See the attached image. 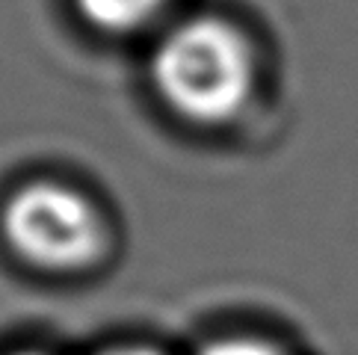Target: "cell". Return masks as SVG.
<instances>
[{"label":"cell","mask_w":358,"mask_h":355,"mask_svg":"<svg viewBox=\"0 0 358 355\" xmlns=\"http://www.w3.org/2000/svg\"><path fill=\"white\" fill-rule=\"evenodd\" d=\"M169 0H74L78 15L98 33L131 36L148 27Z\"/></svg>","instance_id":"cell-3"},{"label":"cell","mask_w":358,"mask_h":355,"mask_svg":"<svg viewBox=\"0 0 358 355\" xmlns=\"http://www.w3.org/2000/svg\"><path fill=\"white\" fill-rule=\"evenodd\" d=\"M15 355H42V352H15Z\"/></svg>","instance_id":"cell-6"},{"label":"cell","mask_w":358,"mask_h":355,"mask_svg":"<svg viewBox=\"0 0 358 355\" xmlns=\"http://www.w3.org/2000/svg\"><path fill=\"white\" fill-rule=\"evenodd\" d=\"M101 355H160L155 349H145V347H116V349H107Z\"/></svg>","instance_id":"cell-5"},{"label":"cell","mask_w":358,"mask_h":355,"mask_svg":"<svg viewBox=\"0 0 358 355\" xmlns=\"http://www.w3.org/2000/svg\"><path fill=\"white\" fill-rule=\"evenodd\" d=\"M6 243L30 263L71 270L92 261L104 231L98 210L74 187L57 181H30L6 198L0 213Z\"/></svg>","instance_id":"cell-2"},{"label":"cell","mask_w":358,"mask_h":355,"mask_svg":"<svg viewBox=\"0 0 358 355\" xmlns=\"http://www.w3.org/2000/svg\"><path fill=\"white\" fill-rule=\"evenodd\" d=\"M148 80L178 119L225 124L255 95L258 57L237 24L222 15H196L163 33L151 50Z\"/></svg>","instance_id":"cell-1"},{"label":"cell","mask_w":358,"mask_h":355,"mask_svg":"<svg viewBox=\"0 0 358 355\" xmlns=\"http://www.w3.org/2000/svg\"><path fill=\"white\" fill-rule=\"evenodd\" d=\"M199 355H281V352L258 338H220L210 340Z\"/></svg>","instance_id":"cell-4"}]
</instances>
